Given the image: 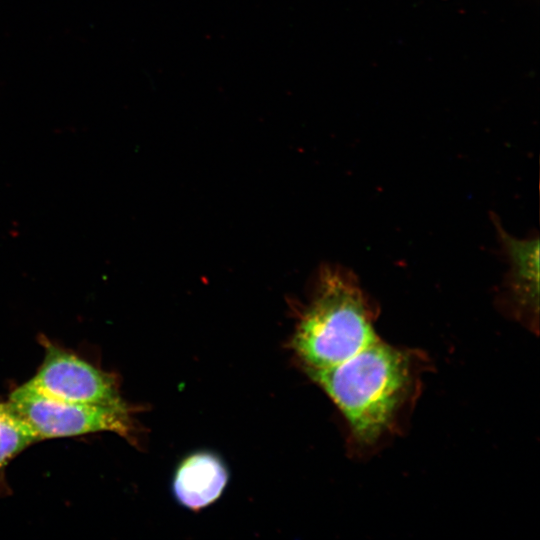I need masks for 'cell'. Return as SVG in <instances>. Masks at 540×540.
<instances>
[{"instance_id":"cell-1","label":"cell","mask_w":540,"mask_h":540,"mask_svg":"<svg viewBox=\"0 0 540 540\" xmlns=\"http://www.w3.org/2000/svg\"><path fill=\"white\" fill-rule=\"evenodd\" d=\"M307 371L364 443L373 442L388 428L411 374L408 357L379 340L338 365Z\"/></svg>"},{"instance_id":"cell-2","label":"cell","mask_w":540,"mask_h":540,"mask_svg":"<svg viewBox=\"0 0 540 540\" xmlns=\"http://www.w3.org/2000/svg\"><path fill=\"white\" fill-rule=\"evenodd\" d=\"M377 340L369 309L355 282L339 271L323 273L292 341L307 370L338 365Z\"/></svg>"},{"instance_id":"cell-3","label":"cell","mask_w":540,"mask_h":540,"mask_svg":"<svg viewBox=\"0 0 540 540\" xmlns=\"http://www.w3.org/2000/svg\"><path fill=\"white\" fill-rule=\"evenodd\" d=\"M8 402L40 440L113 432L135 440L132 408L88 405L49 397L25 383L14 389Z\"/></svg>"},{"instance_id":"cell-4","label":"cell","mask_w":540,"mask_h":540,"mask_svg":"<svg viewBox=\"0 0 540 540\" xmlns=\"http://www.w3.org/2000/svg\"><path fill=\"white\" fill-rule=\"evenodd\" d=\"M44 358L35 375L25 382L58 400L112 407L129 406L122 398L116 377L76 353L39 336Z\"/></svg>"},{"instance_id":"cell-5","label":"cell","mask_w":540,"mask_h":540,"mask_svg":"<svg viewBox=\"0 0 540 540\" xmlns=\"http://www.w3.org/2000/svg\"><path fill=\"white\" fill-rule=\"evenodd\" d=\"M227 480V470L216 456L210 453L193 454L176 471L174 494L183 506L201 509L219 498Z\"/></svg>"},{"instance_id":"cell-6","label":"cell","mask_w":540,"mask_h":540,"mask_svg":"<svg viewBox=\"0 0 540 540\" xmlns=\"http://www.w3.org/2000/svg\"><path fill=\"white\" fill-rule=\"evenodd\" d=\"M511 263V289L515 301L525 309L538 310L539 241L503 236Z\"/></svg>"},{"instance_id":"cell-7","label":"cell","mask_w":540,"mask_h":540,"mask_svg":"<svg viewBox=\"0 0 540 540\" xmlns=\"http://www.w3.org/2000/svg\"><path fill=\"white\" fill-rule=\"evenodd\" d=\"M41 441L29 424L10 406L0 402V490L3 491L6 466L30 445Z\"/></svg>"}]
</instances>
